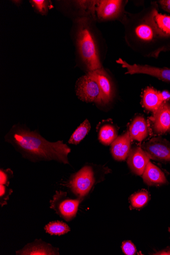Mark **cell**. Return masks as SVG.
Listing matches in <instances>:
<instances>
[{"label":"cell","mask_w":170,"mask_h":255,"mask_svg":"<svg viewBox=\"0 0 170 255\" xmlns=\"http://www.w3.org/2000/svg\"><path fill=\"white\" fill-rule=\"evenodd\" d=\"M95 182L92 168L86 166L71 176L69 187L73 193L82 198L89 193Z\"/></svg>","instance_id":"4"},{"label":"cell","mask_w":170,"mask_h":255,"mask_svg":"<svg viewBox=\"0 0 170 255\" xmlns=\"http://www.w3.org/2000/svg\"><path fill=\"white\" fill-rule=\"evenodd\" d=\"M123 1L120 0H102L97 1L95 11L101 20H110L117 18L123 10Z\"/></svg>","instance_id":"10"},{"label":"cell","mask_w":170,"mask_h":255,"mask_svg":"<svg viewBox=\"0 0 170 255\" xmlns=\"http://www.w3.org/2000/svg\"><path fill=\"white\" fill-rule=\"evenodd\" d=\"M154 131L164 134L170 131V104L164 102L150 118Z\"/></svg>","instance_id":"9"},{"label":"cell","mask_w":170,"mask_h":255,"mask_svg":"<svg viewBox=\"0 0 170 255\" xmlns=\"http://www.w3.org/2000/svg\"><path fill=\"white\" fill-rule=\"evenodd\" d=\"M128 157V164L130 168L137 175L143 174L150 161L149 156L140 147L131 150Z\"/></svg>","instance_id":"12"},{"label":"cell","mask_w":170,"mask_h":255,"mask_svg":"<svg viewBox=\"0 0 170 255\" xmlns=\"http://www.w3.org/2000/svg\"><path fill=\"white\" fill-rule=\"evenodd\" d=\"M44 229L46 233L52 236H62L70 231V227L61 221L51 222L46 225Z\"/></svg>","instance_id":"20"},{"label":"cell","mask_w":170,"mask_h":255,"mask_svg":"<svg viewBox=\"0 0 170 255\" xmlns=\"http://www.w3.org/2000/svg\"><path fill=\"white\" fill-rule=\"evenodd\" d=\"M132 138L129 132L117 137L111 144V151L113 158L118 161H124L131 151Z\"/></svg>","instance_id":"13"},{"label":"cell","mask_w":170,"mask_h":255,"mask_svg":"<svg viewBox=\"0 0 170 255\" xmlns=\"http://www.w3.org/2000/svg\"><path fill=\"white\" fill-rule=\"evenodd\" d=\"M142 175L144 182L150 186H161L168 182L163 171L151 161L146 167Z\"/></svg>","instance_id":"15"},{"label":"cell","mask_w":170,"mask_h":255,"mask_svg":"<svg viewBox=\"0 0 170 255\" xmlns=\"http://www.w3.org/2000/svg\"><path fill=\"white\" fill-rule=\"evenodd\" d=\"M154 19L158 28L165 34L170 36V16L154 11Z\"/></svg>","instance_id":"22"},{"label":"cell","mask_w":170,"mask_h":255,"mask_svg":"<svg viewBox=\"0 0 170 255\" xmlns=\"http://www.w3.org/2000/svg\"><path fill=\"white\" fill-rule=\"evenodd\" d=\"M162 98L164 102H168L170 100V93L167 91L161 92Z\"/></svg>","instance_id":"28"},{"label":"cell","mask_w":170,"mask_h":255,"mask_svg":"<svg viewBox=\"0 0 170 255\" xmlns=\"http://www.w3.org/2000/svg\"><path fill=\"white\" fill-rule=\"evenodd\" d=\"M150 199V193L145 190L137 192L130 197L131 206L134 209H140L145 206Z\"/></svg>","instance_id":"21"},{"label":"cell","mask_w":170,"mask_h":255,"mask_svg":"<svg viewBox=\"0 0 170 255\" xmlns=\"http://www.w3.org/2000/svg\"><path fill=\"white\" fill-rule=\"evenodd\" d=\"M12 193V190L7 191L4 185L0 184V197H1V204L4 206L8 199L9 196Z\"/></svg>","instance_id":"26"},{"label":"cell","mask_w":170,"mask_h":255,"mask_svg":"<svg viewBox=\"0 0 170 255\" xmlns=\"http://www.w3.org/2000/svg\"><path fill=\"white\" fill-rule=\"evenodd\" d=\"M30 2L40 13L42 14L46 13L48 4V1H44V0H33Z\"/></svg>","instance_id":"23"},{"label":"cell","mask_w":170,"mask_h":255,"mask_svg":"<svg viewBox=\"0 0 170 255\" xmlns=\"http://www.w3.org/2000/svg\"><path fill=\"white\" fill-rule=\"evenodd\" d=\"M87 75L98 83L101 92L102 103H109L113 98L114 88L111 79L106 72L102 68L89 72Z\"/></svg>","instance_id":"11"},{"label":"cell","mask_w":170,"mask_h":255,"mask_svg":"<svg viewBox=\"0 0 170 255\" xmlns=\"http://www.w3.org/2000/svg\"><path fill=\"white\" fill-rule=\"evenodd\" d=\"M155 255H170V248H168L165 250L161 251Z\"/></svg>","instance_id":"29"},{"label":"cell","mask_w":170,"mask_h":255,"mask_svg":"<svg viewBox=\"0 0 170 255\" xmlns=\"http://www.w3.org/2000/svg\"><path fill=\"white\" fill-rule=\"evenodd\" d=\"M91 129L89 122L85 120L71 135L68 143L70 144L78 145L85 138Z\"/></svg>","instance_id":"19"},{"label":"cell","mask_w":170,"mask_h":255,"mask_svg":"<svg viewBox=\"0 0 170 255\" xmlns=\"http://www.w3.org/2000/svg\"><path fill=\"white\" fill-rule=\"evenodd\" d=\"M16 255H59V249L50 244L39 241L29 244L22 250L17 251Z\"/></svg>","instance_id":"14"},{"label":"cell","mask_w":170,"mask_h":255,"mask_svg":"<svg viewBox=\"0 0 170 255\" xmlns=\"http://www.w3.org/2000/svg\"><path fill=\"white\" fill-rule=\"evenodd\" d=\"M155 9L138 13H127L123 18L127 43L134 51L142 55H150L152 46L162 38L170 37L157 27L154 19Z\"/></svg>","instance_id":"2"},{"label":"cell","mask_w":170,"mask_h":255,"mask_svg":"<svg viewBox=\"0 0 170 255\" xmlns=\"http://www.w3.org/2000/svg\"><path fill=\"white\" fill-rule=\"evenodd\" d=\"M159 3L164 10L170 13V0H162Z\"/></svg>","instance_id":"27"},{"label":"cell","mask_w":170,"mask_h":255,"mask_svg":"<svg viewBox=\"0 0 170 255\" xmlns=\"http://www.w3.org/2000/svg\"><path fill=\"white\" fill-rule=\"evenodd\" d=\"M129 133L132 140L142 142L149 133L148 124L142 116H137L130 126Z\"/></svg>","instance_id":"16"},{"label":"cell","mask_w":170,"mask_h":255,"mask_svg":"<svg viewBox=\"0 0 170 255\" xmlns=\"http://www.w3.org/2000/svg\"><path fill=\"white\" fill-rule=\"evenodd\" d=\"M76 89L77 96L81 101L103 104L99 85L88 75L82 77L77 81Z\"/></svg>","instance_id":"5"},{"label":"cell","mask_w":170,"mask_h":255,"mask_svg":"<svg viewBox=\"0 0 170 255\" xmlns=\"http://www.w3.org/2000/svg\"><path fill=\"white\" fill-rule=\"evenodd\" d=\"M164 102L162 98L161 92L149 87L145 89L143 97V105L147 110L155 112Z\"/></svg>","instance_id":"17"},{"label":"cell","mask_w":170,"mask_h":255,"mask_svg":"<svg viewBox=\"0 0 170 255\" xmlns=\"http://www.w3.org/2000/svg\"><path fill=\"white\" fill-rule=\"evenodd\" d=\"M24 157L31 161L56 160L68 164L70 148L63 141L48 142L36 131L18 125L14 126L5 136Z\"/></svg>","instance_id":"1"},{"label":"cell","mask_w":170,"mask_h":255,"mask_svg":"<svg viewBox=\"0 0 170 255\" xmlns=\"http://www.w3.org/2000/svg\"><path fill=\"white\" fill-rule=\"evenodd\" d=\"M12 175V172L10 169L3 170L1 169L0 172V184L6 185L8 186L9 184V179Z\"/></svg>","instance_id":"25"},{"label":"cell","mask_w":170,"mask_h":255,"mask_svg":"<svg viewBox=\"0 0 170 255\" xmlns=\"http://www.w3.org/2000/svg\"><path fill=\"white\" fill-rule=\"evenodd\" d=\"M80 202V199L72 200L66 197V193L56 192L51 202V207L60 216L69 221L76 217Z\"/></svg>","instance_id":"6"},{"label":"cell","mask_w":170,"mask_h":255,"mask_svg":"<svg viewBox=\"0 0 170 255\" xmlns=\"http://www.w3.org/2000/svg\"><path fill=\"white\" fill-rule=\"evenodd\" d=\"M121 248H122L124 253L127 255H135L137 252L136 247L131 241H126L123 242Z\"/></svg>","instance_id":"24"},{"label":"cell","mask_w":170,"mask_h":255,"mask_svg":"<svg viewBox=\"0 0 170 255\" xmlns=\"http://www.w3.org/2000/svg\"><path fill=\"white\" fill-rule=\"evenodd\" d=\"M141 148L150 158L163 162H170V143L161 137L153 138L141 145Z\"/></svg>","instance_id":"7"},{"label":"cell","mask_w":170,"mask_h":255,"mask_svg":"<svg viewBox=\"0 0 170 255\" xmlns=\"http://www.w3.org/2000/svg\"><path fill=\"white\" fill-rule=\"evenodd\" d=\"M169 231L170 232V228H169Z\"/></svg>","instance_id":"30"},{"label":"cell","mask_w":170,"mask_h":255,"mask_svg":"<svg viewBox=\"0 0 170 255\" xmlns=\"http://www.w3.org/2000/svg\"><path fill=\"white\" fill-rule=\"evenodd\" d=\"M77 44L80 56L89 72L103 68L87 19L78 20Z\"/></svg>","instance_id":"3"},{"label":"cell","mask_w":170,"mask_h":255,"mask_svg":"<svg viewBox=\"0 0 170 255\" xmlns=\"http://www.w3.org/2000/svg\"><path fill=\"white\" fill-rule=\"evenodd\" d=\"M117 130L114 126L109 123L105 122L102 125L99 130V140L105 145L111 144L117 137Z\"/></svg>","instance_id":"18"},{"label":"cell","mask_w":170,"mask_h":255,"mask_svg":"<svg viewBox=\"0 0 170 255\" xmlns=\"http://www.w3.org/2000/svg\"><path fill=\"white\" fill-rule=\"evenodd\" d=\"M117 63L127 69L126 74H146L153 76L167 82H170V69L159 68L149 65L139 64L131 65L122 59H119Z\"/></svg>","instance_id":"8"}]
</instances>
